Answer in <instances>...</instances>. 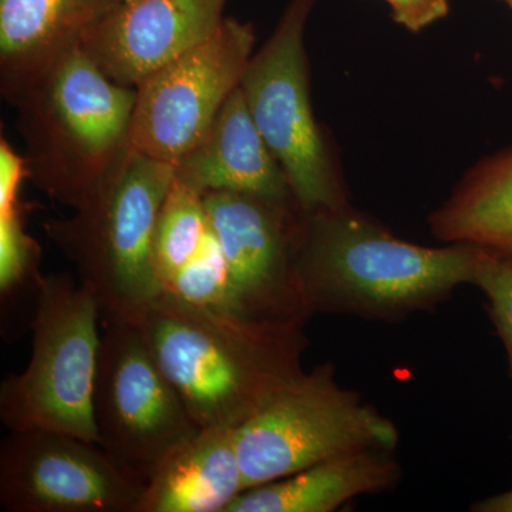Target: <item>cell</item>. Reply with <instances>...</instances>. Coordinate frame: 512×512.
<instances>
[{
    "label": "cell",
    "mask_w": 512,
    "mask_h": 512,
    "mask_svg": "<svg viewBox=\"0 0 512 512\" xmlns=\"http://www.w3.org/2000/svg\"><path fill=\"white\" fill-rule=\"evenodd\" d=\"M389 5L397 25L412 33H419L450 12V0H384Z\"/></svg>",
    "instance_id": "7402d4cb"
},
{
    "label": "cell",
    "mask_w": 512,
    "mask_h": 512,
    "mask_svg": "<svg viewBox=\"0 0 512 512\" xmlns=\"http://www.w3.org/2000/svg\"><path fill=\"white\" fill-rule=\"evenodd\" d=\"M93 414L97 444L144 484L202 430L133 320H101Z\"/></svg>",
    "instance_id": "ba28073f"
},
{
    "label": "cell",
    "mask_w": 512,
    "mask_h": 512,
    "mask_svg": "<svg viewBox=\"0 0 512 512\" xmlns=\"http://www.w3.org/2000/svg\"><path fill=\"white\" fill-rule=\"evenodd\" d=\"M318 3L289 0L239 84L252 120L306 212L350 202L342 171L312 107L305 33Z\"/></svg>",
    "instance_id": "52a82bcc"
},
{
    "label": "cell",
    "mask_w": 512,
    "mask_h": 512,
    "mask_svg": "<svg viewBox=\"0 0 512 512\" xmlns=\"http://www.w3.org/2000/svg\"><path fill=\"white\" fill-rule=\"evenodd\" d=\"M136 87L113 82L76 47L13 107L28 180L76 210L128 144Z\"/></svg>",
    "instance_id": "3957f363"
},
{
    "label": "cell",
    "mask_w": 512,
    "mask_h": 512,
    "mask_svg": "<svg viewBox=\"0 0 512 512\" xmlns=\"http://www.w3.org/2000/svg\"><path fill=\"white\" fill-rule=\"evenodd\" d=\"M228 0H120L84 35L80 47L104 74L137 87L210 39Z\"/></svg>",
    "instance_id": "7c38bea8"
},
{
    "label": "cell",
    "mask_w": 512,
    "mask_h": 512,
    "mask_svg": "<svg viewBox=\"0 0 512 512\" xmlns=\"http://www.w3.org/2000/svg\"><path fill=\"white\" fill-rule=\"evenodd\" d=\"M144 488L99 444L64 431L9 430L0 444L8 512H136Z\"/></svg>",
    "instance_id": "8fae6325"
},
{
    "label": "cell",
    "mask_w": 512,
    "mask_h": 512,
    "mask_svg": "<svg viewBox=\"0 0 512 512\" xmlns=\"http://www.w3.org/2000/svg\"><path fill=\"white\" fill-rule=\"evenodd\" d=\"M255 40L251 23L225 18L210 39L138 84L128 144L144 156L177 164L238 89Z\"/></svg>",
    "instance_id": "30bf717a"
},
{
    "label": "cell",
    "mask_w": 512,
    "mask_h": 512,
    "mask_svg": "<svg viewBox=\"0 0 512 512\" xmlns=\"http://www.w3.org/2000/svg\"><path fill=\"white\" fill-rule=\"evenodd\" d=\"M503 2L507 3V5L512 9V0H503Z\"/></svg>",
    "instance_id": "cb8c5ba5"
},
{
    "label": "cell",
    "mask_w": 512,
    "mask_h": 512,
    "mask_svg": "<svg viewBox=\"0 0 512 512\" xmlns=\"http://www.w3.org/2000/svg\"><path fill=\"white\" fill-rule=\"evenodd\" d=\"M394 451L345 454L248 488L227 512H333L362 495L389 493L402 480Z\"/></svg>",
    "instance_id": "9a60e30c"
},
{
    "label": "cell",
    "mask_w": 512,
    "mask_h": 512,
    "mask_svg": "<svg viewBox=\"0 0 512 512\" xmlns=\"http://www.w3.org/2000/svg\"><path fill=\"white\" fill-rule=\"evenodd\" d=\"M204 202L227 265L235 313L308 322L298 272L306 211L299 202L235 191L207 192Z\"/></svg>",
    "instance_id": "9c48e42d"
},
{
    "label": "cell",
    "mask_w": 512,
    "mask_h": 512,
    "mask_svg": "<svg viewBox=\"0 0 512 512\" xmlns=\"http://www.w3.org/2000/svg\"><path fill=\"white\" fill-rule=\"evenodd\" d=\"M245 490L235 430L208 427L161 464L136 512H227Z\"/></svg>",
    "instance_id": "2e32d148"
},
{
    "label": "cell",
    "mask_w": 512,
    "mask_h": 512,
    "mask_svg": "<svg viewBox=\"0 0 512 512\" xmlns=\"http://www.w3.org/2000/svg\"><path fill=\"white\" fill-rule=\"evenodd\" d=\"M173 178V164L128 146L72 217L43 222L46 237L97 299L101 320H134L164 292L154 229Z\"/></svg>",
    "instance_id": "277c9868"
},
{
    "label": "cell",
    "mask_w": 512,
    "mask_h": 512,
    "mask_svg": "<svg viewBox=\"0 0 512 512\" xmlns=\"http://www.w3.org/2000/svg\"><path fill=\"white\" fill-rule=\"evenodd\" d=\"M120 0H0V93L25 96Z\"/></svg>",
    "instance_id": "4fadbf2b"
},
{
    "label": "cell",
    "mask_w": 512,
    "mask_h": 512,
    "mask_svg": "<svg viewBox=\"0 0 512 512\" xmlns=\"http://www.w3.org/2000/svg\"><path fill=\"white\" fill-rule=\"evenodd\" d=\"M473 285L487 301L488 316L503 342L512 377V256L478 249Z\"/></svg>",
    "instance_id": "44dd1931"
},
{
    "label": "cell",
    "mask_w": 512,
    "mask_h": 512,
    "mask_svg": "<svg viewBox=\"0 0 512 512\" xmlns=\"http://www.w3.org/2000/svg\"><path fill=\"white\" fill-rule=\"evenodd\" d=\"M164 292L202 308L235 312L227 265L212 235L201 254L165 286Z\"/></svg>",
    "instance_id": "ffe728a7"
},
{
    "label": "cell",
    "mask_w": 512,
    "mask_h": 512,
    "mask_svg": "<svg viewBox=\"0 0 512 512\" xmlns=\"http://www.w3.org/2000/svg\"><path fill=\"white\" fill-rule=\"evenodd\" d=\"M101 312L92 292L69 274L40 278L25 372L0 386V420L8 430L64 431L97 443L93 390Z\"/></svg>",
    "instance_id": "5b68a950"
},
{
    "label": "cell",
    "mask_w": 512,
    "mask_h": 512,
    "mask_svg": "<svg viewBox=\"0 0 512 512\" xmlns=\"http://www.w3.org/2000/svg\"><path fill=\"white\" fill-rule=\"evenodd\" d=\"M133 322L201 429H239L305 373V322L251 319L168 292Z\"/></svg>",
    "instance_id": "6da1fadb"
},
{
    "label": "cell",
    "mask_w": 512,
    "mask_h": 512,
    "mask_svg": "<svg viewBox=\"0 0 512 512\" xmlns=\"http://www.w3.org/2000/svg\"><path fill=\"white\" fill-rule=\"evenodd\" d=\"M174 177L202 195L235 191L296 201L284 168L252 120L239 87L200 143L174 165Z\"/></svg>",
    "instance_id": "5bb4252c"
},
{
    "label": "cell",
    "mask_w": 512,
    "mask_h": 512,
    "mask_svg": "<svg viewBox=\"0 0 512 512\" xmlns=\"http://www.w3.org/2000/svg\"><path fill=\"white\" fill-rule=\"evenodd\" d=\"M32 205L18 200L0 204V289L2 301L25 284L39 285L42 248L25 229Z\"/></svg>",
    "instance_id": "d6986e66"
},
{
    "label": "cell",
    "mask_w": 512,
    "mask_h": 512,
    "mask_svg": "<svg viewBox=\"0 0 512 512\" xmlns=\"http://www.w3.org/2000/svg\"><path fill=\"white\" fill-rule=\"evenodd\" d=\"M210 235L204 195L174 177L154 229V261L164 289L201 254Z\"/></svg>",
    "instance_id": "ac0fdd59"
},
{
    "label": "cell",
    "mask_w": 512,
    "mask_h": 512,
    "mask_svg": "<svg viewBox=\"0 0 512 512\" xmlns=\"http://www.w3.org/2000/svg\"><path fill=\"white\" fill-rule=\"evenodd\" d=\"M478 249L414 244L350 202L306 212L298 262L306 309L311 318L379 322L434 311L460 286L473 285Z\"/></svg>",
    "instance_id": "7a4b0ae2"
},
{
    "label": "cell",
    "mask_w": 512,
    "mask_h": 512,
    "mask_svg": "<svg viewBox=\"0 0 512 512\" xmlns=\"http://www.w3.org/2000/svg\"><path fill=\"white\" fill-rule=\"evenodd\" d=\"M473 512H512V490L483 498L470 507Z\"/></svg>",
    "instance_id": "603a6c76"
},
{
    "label": "cell",
    "mask_w": 512,
    "mask_h": 512,
    "mask_svg": "<svg viewBox=\"0 0 512 512\" xmlns=\"http://www.w3.org/2000/svg\"><path fill=\"white\" fill-rule=\"evenodd\" d=\"M392 420L338 382L333 363L305 372L235 430L245 488L366 450L396 451Z\"/></svg>",
    "instance_id": "8992f818"
},
{
    "label": "cell",
    "mask_w": 512,
    "mask_h": 512,
    "mask_svg": "<svg viewBox=\"0 0 512 512\" xmlns=\"http://www.w3.org/2000/svg\"><path fill=\"white\" fill-rule=\"evenodd\" d=\"M434 238L512 256V148L473 168L429 217Z\"/></svg>",
    "instance_id": "e0dca14e"
}]
</instances>
